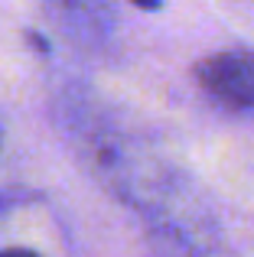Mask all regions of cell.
<instances>
[{
    "label": "cell",
    "mask_w": 254,
    "mask_h": 257,
    "mask_svg": "<svg viewBox=\"0 0 254 257\" xmlns=\"http://www.w3.org/2000/svg\"><path fill=\"white\" fill-rule=\"evenodd\" d=\"M199 88L228 107H254V49H225L199 59Z\"/></svg>",
    "instance_id": "6da1fadb"
},
{
    "label": "cell",
    "mask_w": 254,
    "mask_h": 257,
    "mask_svg": "<svg viewBox=\"0 0 254 257\" xmlns=\"http://www.w3.org/2000/svg\"><path fill=\"white\" fill-rule=\"evenodd\" d=\"M131 4L140 10H160V0H131Z\"/></svg>",
    "instance_id": "277c9868"
},
{
    "label": "cell",
    "mask_w": 254,
    "mask_h": 257,
    "mask_svg": "<svg viewBox=\"0 0 254 257\" xmlns=\"http://www.w3.org/2000/svg\"><path fill=\"white\" fill-rule=\"evenodd\" d=\"M0 257H39L36 251H30V247H4Z\"/></svg>",
    "instance_id": "3957f363"
},
{
    "label": "cell",
    "mask_w": 254,
    "mask_h": 257,
    "mask_svg": "<svg viewBox=\"0 0 254 257\" xmlns=\"http://www.w3.org/2000/svg\"><path fill=\"white\" fill-rule=\"evenodd\" d=\"M52 4L65 7L69 13H78V17H91V20H95V7H101V0H52Z\"/></svg>",
    "instance_id": "7a4b0ae2"
}]
</instances>
